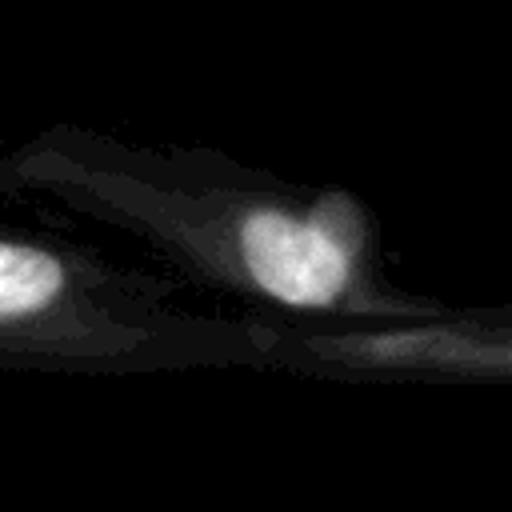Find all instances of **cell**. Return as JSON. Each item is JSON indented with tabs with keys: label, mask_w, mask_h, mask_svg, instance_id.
<instances>
[{
	"label": "cell",
	"mask_w": 512,
	"mask_h": 512,
	"mask_svg": "<svg viewBox=\"0 0 512 512\" xmlns=\"http://www.w3.org/2000/svg\"><path fill=\"white\" fill-rule=\"evenodd\" d=\"M8 196L60 208L140 240L180 280L308 324H376L440 312L396 284L380 216L344 184L288 180L220 148H160L88 124H48L4 152Z\"/></svg>",
	"instance_id": "obj_1"
},
{
	"label": "cell",
	"mask_w": 512,
	"mask_h": 512,
	"mask_svg": "<svg viewBox=\"0 0 512 512\" xmlns=\"http://www.w3.org/2000/svg\"><path fill=\"white\" fill-rule=\"evenodd\" d=\"M0 368L52 376L260 372V316L176 304V280L0 220Z\"/></svg>",
	"instance_id": "obj_2"
},
{
	"label": "cell",
	"mask_w": 512,
	"mask_h": 512,
	"mask_svg": "<svg viewBox=\"0 0 512 512\" xmlns=\"http://www.w3.org/2000/svg\"><path fill=\"white\" fill-rule=\"evenodd\" d=\"M0 196H8V180H4V152H0Z\"/></svg>",
	"instance_id": "obj_3"
}]
</instances>
